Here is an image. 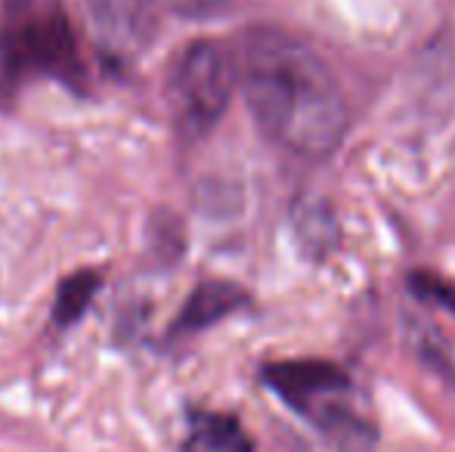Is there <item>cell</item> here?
I'll list each match as a JSON object with an SVG mask.
<instances>
[{"label":"cell","instance_id":"277c9868","mask_svg":"<svg viewBox=\"0 0 455 452\" xmlns=\"http://www.w3.org/2000/svg\"><path fill=\"white\" fill-rule=\"evenodd\" d=\"M239 81V62L214 41H196L177 59L171 78V97L189 133H204L227 112L233 87Z\"/></svg>","mask_w":455,"mask_h":452},{"label":"cell","instance_id":"6da1fadb","mask_svg":"<svg viewBox=\"0 0 455 452\" xmlns=\"http://www.w3.org/2000/svg\"><path fill=\"white\" fill-rule=\"evenodd\" d=\"M239 81L260 133L304 158H325L347 133V103L310 47L282 31H254L242 47Z\"/></svg>","mask_w":455,"mask_h":452},{"label":"cell","instance_id":"ba28073f","mask_svg":"<svg viewBox=\"0 0 455 452\" xmlns=\"http://www.w3.org/2000/svg\"><path fill=\"white\" fill-rule=\"evenodd\" d=\"M100 291V273L93 270H81L72 273L68 279H62L60 295H56V307H53V320L60 326H72L84 316V310L91 307L93 295Z\"/></svg>","mask_w":455,"mask_h":452},{"label":"cell","instance_id":"8992f818","mask_svg":"<svg viewBox=\"0 0 455 452\" xmlns=\"http://www.w3.org/2000/svg\"><path fill=\"white\" fill-rule=\"evenodd\" d=\"M245 291L235 289L233 282H202L183 304L180 316L174 322V335H189L198 329H208L220 322L223 316L235 313L245 304Z\"/></svg>","mask_w":455,"mask_h":452},{"label":"cell","instance_id":"52a82bcc","mask_svg":"<svg viewBox=\"0 0 455 452\" xmlns=\"http://www.w3.org/2000/svg\"><path fill=\"white\" fill-rule=\"evenodd\" d=\"M254 443L239 424V418L223 412H196L183 452H251Z\"/></svg>","mask_w":455,"mask_h":452},{"label":"cell","instance_id":"7a4b0ae2","mask_svg":"<svg viewBox=\"0 0 455 452\" xmlns=\"http://www.w3.org/2000/svg\"><path fill=\"white\" fill-rule=\"evenodd\" d=\"M264 385L294 412L310 418L325 440L344 452H369L375 428L350 406V378L323 360H288L264 369Z\"/></svg>","mask_w":455,"mask_h":452},{"label":"cell","instance_id":"5b68a950","mask_svg":"<svg viewBox=\"0 0 455 452\" xmlns=\"http://www.w3.org/2000/svg\"><path fill=\"white\" fill-rule=\"evenodd\" d=\"M220 0H87V12L102 53L127 62L149 47L164 12H202Z\"/></svg>","mask_w":455,"mask_h":452},{"label":"cell","instance_id":"3957f363","mask_svg":"<svg viewBox=\"0 0 455 452\" xmlns=\"http://www.w3.org/2000/svg\"><path fill=\"white\" fill-rule=\"evenodd\" d=\"M0 59L12 78L47 75L62 84L84 81L78 41L60 0H10L0 28Z\"/></svg>","mask_w":455,"mask_h":452}]
</instances>
